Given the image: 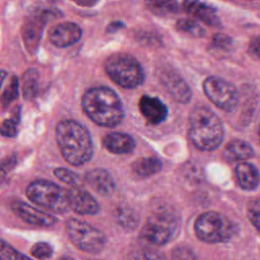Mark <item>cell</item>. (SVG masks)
Listing matches in <instances>:
<instances>
[{
    "instance_id": "obj_39",
    "label": "cell",
    "mask_w": 260,
    "mask_h": 260,
    "mask_svg": "<svg viewBox=\"0 0 260 260\" xmlns=\"http://www.w3.org/2000/svg\"><path fill=\"white\" fill-rule=\"evenodd\" d=\"M59 260H74V259L71 257H68V256H63V257L59 258Z\"/></svg>"
},
{
    "instance_id": "obj_35",
    "label": "cell",
    "mask_w": 260,
    "mask_h": 260,
    "mask_svg": "<svg viewBox=\"0 0 260 260\" xmlns=\"http://www.w3.org/2000/svg\"><path fill=\"white\" fill-rule=\"evenodd\" d=\"M176 0H152V4L162 10H171L173 2Z\"/></svg>"
},
{
    "instance_id": "obj_20",
    "label": "cell",
    "mask_w": 260,
    "mask_h": 260,
    "mask_svg": "<svg viewBox=\"0 0 260 260\" xmlns=\"http://www.w3.org/2000/svg\"><path fill=\"white\" fill-rule=\"evenodd\" d=\"M254 154L252 146L246 141L236 139L232 140L223 150V156L225 159L234 160H245L250 158Z\"/></svg>"
},
{
    "instance_id": "obj_16",
    "label": "cell",
    "mask_w": 260,
    "mask_h": 260,
    "mask_svg": "<svg viewBox=\"0 0 260 260\" xmlns=\"http://www.w3.org/2000/svg\"><path fill=\"white\" fill-rule=\"evenodd\" d=\"M183 7L189 14L208 25L219 26L220 24L215 8L205 2L200 0H184Z\"/></svg>"
},
{
    "instance_id": "obj_24",
    "label": "cell",
    "mask_w": 260,
    "mask_h": 260,
    "mask_svg": "<svg viewBox=\"0 0 260 260\" xmlns=\"http://www.w3.org/2000/svg\"><path fill=\"white\" fill-rule=\"evenodd\" d=\"M117 218L119 223L125 229H135L138 219L135 212L129 207H120L117 210Z\"/></svg>"
},
{
    "instance_id": "obj_3",
    "label": "cell",
    "mask_w": 260,
    "mask_h": 260,
    "mask_svg": "<svg viewBox=\"0 0 260 260\" xmlns=\"http://www.w3.org/2000/svg\"><path fill=\"white\" fill-rule=\"evenodd\" d=\"M189 138L200 150L210 151L219 146L223 138V126L209 108H194L189 116Z\"/></svg>"
},
{
    "instance_id": "obj_17",
    "label": "cell",
    "mask_w": 260,
    "mask_h": 260,
    "mask_svg": "<svg viewBox=\"0 0 260 260\" xmlns=\"http://www.w3.org/2000/svg\"><path fill=\"white\" fill-rule=\"evenodd\" d=\"M103 144L108 151L116 154L129 153L135 148L136 145L132 136L121 132H115L106 135L103 139Z\"/></svg>"
},
{
    "instance_id": "obj_34",
    "label": "cell",
    "mask_w": 260,
    "mask_h": 260,
    "mask_svg": "<svg viewBox=\"0 0 260 260\" xmlns=\"http://www.w3.org/2000/svg\"><path fill=\"white\" fill-rule=\"evenodd\" d=\"M249 51L253 56L260 59V37H256L250 42Z\"/></svg>"
},
{
    "instance_id": "obj_31",
    "label": "cell",
    "mask_w": 260,
    "mask_h": 260,
    "mask_svg": "<svg viewBox=\"0 0 260 260\" xmlns=\"http://www.w3.org/2000/svg\"><path fill=\"white\" fill-rule=\"evenodd\" d=\"M248 216L252 224L260 231V200H253L248 206Z\"/></svg>"
},
{
    "instance_id": "obj_26",
    "label": "cell",
    "mask_w": 260,
    "mask_h": 260,
    "mask_svg": "<svg viewBox=\"0 0 260 260\" xmlns=\"http://www.w3.org/2000/svg\"><path fill=\"white\" fill-rule=\"evenodd\" d=\"M129 260H166V257L159 251L150 248H140L129 255Z\"/></svg>"
},
{
    "instance_id": "obj_9",
    "label": "cell",
    "mask_w": 260,
    "mask_h": 260,
    "mask_svg": "<svg viewBox=\"0 0 260 260\" xmlns=\"http://www.w3.org/2000/svg\"><path fill=\"white\" fill-rule=\"evenodd\" d=\"M206 96L219 109L231 112L239 103V93L234 84L223 78L209 76L203 82Z\"/></svg>"
},
{
    "instance_id": "obj_25",
    "label": "cell",
    "mask_w": 260,
    "mask_h": 260,
    "mask_svg": "<svg viewBox=\"0 0 260 260\" xmlns=\"http://www.w3.org/2000/svg\"><path fill=\"white\" fill-rule=\"evenodd\" d=\"M18 93H19V81L16 76H13L8 86L4 90L3 94L1 95L0 102L2 107L3 108L8 107L11 104V102H13L18 96Z\"/></svg>"
},
{
    "instance_id": "obj_8",
    "label": "cell",
    "mask_w": 260,
    "mask_h": 260,
    "mask_svg": "<svg viewBox=\"0 0 260 260\" xmlns=\"http://www.w3.org/2000/svg\"><path fill=\"white\" fill-rule=\"evenodd\" d=\"M177 230L176 219L167 213L149 216L140 231V239L150 245H165L170 242Z\"/></svg>"
},
{
    "instance_id": "obj_14",
    "label": "cell",
    "mask_w": 260,
    "mask_h": 260,
    "mask_svg": "<svg viewBox=\"0 0 260 260\" xmlns=\"http://www.w3.org/2000/svg\"><path fill=\"white\" fill-rule=\"evenodd\" d=\"M139 110L143 117L153 125L162 123L168 117L167 106L157 98L143 95L139 100Z\"/></svg>"
},
{
    "instance_id": "obj_2",
    "label": "cell",
    "mask_w": 260,
    "mask_h": 260,
    "mask_svg": "<svg viewBox=\"0 0 260 260\" xmlns=\"http://www.w3.org/2000/svg\"><path fill=\"white\" fill-rule=\"evenodd\" d=\"M56 140L61 154L72 166H81L87 162L93 154L90 133L76 121L59 122L56 127Z\"/></svg>"
},
{
    "instance_id": "obj_13",
    "label": "cell",
    "mask_w": 260,
    "mask_h": 260,
    "mask_svg": "<svg viewBox=\"0 0 260 260\" xmlns=\"http://www.w3.org/2000/svg\"><path fill=\"white\" fill-rule=\"evenodd\" d=\"M11 209L24 222L37 226H52L57 222V218L47 212H43L22 201H13Z\"/></svg>"
},
{
    "instance_id": "obj_6",
    "label": "cell",
    "mask_w": 260,
    "mask_h": 260,
    "mask_svg": "<svg viewBox=\"0 0 260 260\" xmlns=\"http://www.w3.org/2000/svg\"><path fill=\"white\" fill-rule=\"evenodd\" d=\"M65 230L71 243L83 252L98 254L106 246L105 234L88 222L70 218L65 223Z\"/></svg>"
},
{
    "instance_id": "obj_37",
    "label": "cell",
    "mask_w": 260,
    "mask_h": 260,
    "mask_svg": "<svg viewBox=\"0 0 260 260\" xmlns=\"http://www.w3.org/2000/svg\"><path fill=\"white\" fill-rule=\"evenodd\" d=\"M6 75H7L6 71L0 70V88H1V86H2V83H3V81H4L5 77H6Z\"/></svg>"
},
{
    "instance_id": "obj_29",
    "label": "cell",
    "mask_w": 260,
    "mask_h": 260,
    "mask_svg": "<svg viewBox=\"0 0 260 260\" xmlns=\"http://www.w3.org/2000/svg\"><path fill=\"white\" fill-rule=\"evenodd\" d=\"M19 122V112L10 119L5 120L0 125V133L5 137H14L17 133V124Z\"/></svg>"
},
{
    "instance_id": "obj_40",
    "label": "cell",
    "mask_w": 260,
    "mask_h": 260,
    "mask_svg": "<svg viewBox=\"0 0 260 260\" xmlns=\"http://www.w3.org/2000/svg\"><path fill=\"white\" fill-rule=\"evenodd\" d=\"M259 138H260V127H259Z\"/></svg>"
},
{
    "instance_id": "obj_15",
    "label": "cell",
    "mask_w": 260,
    "mask_h": 260,
    "mask_svg": "<svg viewBox=\"0 0 260 260\" xmlns=\"http://www.w3.org/2000/svg\"><path fill=\"white\" fill-rule=\"evenodd\" d=\"M85 183L96 193L103 196H110L116 188L112 175L104 169H93L84 176Z\"/></svg>"
},
{
    "instance_id": "obj_28",
    "label": "cell",
    "mask_w": 260,
    "mask_h": 260,
    "mask_svg": "<svg viewBox=\"0 0 260 260\" xmlns=\"http://www.w3.org/2000/svg\"><path fill=\"white\" fill-rule=\"evenodd\" d=\"M31 255L40 260H45L53 255V248L49 243L39 242L36 243L30 249Z\"/></svg>"
},
{
    "instance_id": "obj_4",
    "label": "cell",
    "mask_w": 260,
    "mask_h": 260,
    "mask_svg": "<svg viewBox=\"0 0 260 260\" xmlns=\"http://www.w3.org/2000/svg\"><path fill=\"white\" fill-rule=\"evenodd\" d=\"M109 77L124 88H135L144 80V72L139 62L129 54L115 53L105 61Z\"/></svg>"
},
{
    "instance_id": "obj_21",
    "label": "cell",
    "mask_w": 260,
    "mask_h": 260,
    "mask_svg": "<svg viewBox=\"0 0 260 260\" xmlns=\"http://www.w3.org/2000/svg\"><path fill=\"white\" fill-rule=\"evenodd\" d=\"M161 168L162 164L156 157H140L132 164V170L140 177L152 176L158 173Z\"/></svg>"
},
{
    "instance_id": "obj_12",
    "label": "cell",
    "mask_w": 260,
    "mask_h": 260,
    "mask_svg": "<svg viewBox=\"0 0 260 260\" xmlns=\"http://www.w3.org/2000/svg\"><path fill=\"white\" fill-rule=\"evenodd\" d=\"M82 36L79 25L74 22H61L49 29L50 42L58 48H66L77 43Z\"/></svg>"
},
{
    "instance_id": "obj_33",
    "label": "cell",
    "mask_w": 260,
    "mask_h": 260,
    "mask_svg": "<svg viewBox=\"0 0 260 260\" xmlns=\"http://www.w3.org/2000/svg\"><path fill=\"white\" fill-rule=\"evenodd\" d=\"M212 45L219 49H228L232 45V40L222 34H216L213 36Z\"/></svg>"
},
{
    "instance_id": "obj_38",
    "label": "cell",
    "mask_w": 260,
    "mask_h": 260,
    "mask_svg": "<svg viewBox=\"0 0 260 260\" xmlns=\"http://www.w3.org/2000/svg\"><path fill=\"white\" fill-rule=\"evenodd\" d=\"M5 175H6V171H5V169L0 165V183L4 180Z\"/></svg>"
},
{
    "instance_id": "obj_32",
    "label": "cell",
    "mask_w": 260,
    "mask_h": 260,
    "mask_svg": "<svg viewBox=\"0 0 260 260\" xmlns=\"http://www.w3.org/2000/svg\"><path fill=\"white\" fill-rule=\"evenodd\" d=\"M171 260H197V258L190 248L180 246L174 249Z\"/></svg>"
},
{
    "instance_id": "obj_23",
    "label": "cell",
    "mask_w": 260,
    "mask_h": 260,
    "mask_svg": "<svg viewBox=\"0 0 260 260\" xmlns=\"http://www.w3.org/2000/svg\"><path fill=\"white\" fill-rule=\"evenodd\" d=\"M176 26L180 31L195 38H201L205 35V29L201 26L200 23H198L196 20H193V19H188V18L179 19L176 23Z\"/></svg>"
},
{
    "instance_id": "obj_18",
    "label": "cell",
    "mask_w": 260,
    "mask_h": 260,
    "mask_svg": "<svg viewBox=\"0 0 260 260\" xmlns=\"http://www.w3.org/2000/svg\"><path fill=\"white\" fill-rule=\"evenodd\" d=\"M44 24L45 21L43 18L32 17L27 19L22 26V39L27 51H29L30 53H34L39 46L43 34Z\"/></svg>"
},
{
    "instance_id": "obj_36",
    "label": "cell",
    "mask_w": 260,
    "mask_h": 260,
    "mask_svg": "<svg viewBox=\"0 0 260 260\" xmlns=\"http://www.w3.org/2000/svg\"><path fill=\"white\" fill-rule=\"evenodd\" d=\"M124 23L121 21H114L111 24H109L108 26V31H115L117 29H119L120 27H123Z\"/></svg>"
},
{
    "instance_id": "obj_7",
    "label": "cell",
    "mask_w": 260,
    "mask_h": 260,
    "mask_svg": "<svg viewBox=\"0 0 260 260\" xmlns=\"http://www.w3.org/2000/svg\"><path fill=\"white\" fill-rule=\"evenodd\" d=\"M196 236L207 243L229 241L234 235L233 223L222 214L214 211L202 213L195 221Z\"/></svg>"
},
{
    "instance_id": "obj_41",
    "label": "cell",
    "mask_w": 260,
    "mask_h": 260,
    "mask_svg": "<svg viewBox=\"0 0 260 260\" xmlns=\"http://www.w3.org/2000/svg\"><path fill=\"white\" fill-rule=\"evenodd\" d=\"M0 260H4V259H3V258L0 256Z\"/></svg>"
},
{
    "instance_id": "obj_11",
    "label": "cell",
    "mask_w": 260,
    "mask_h": 260,
    "mask_svg": "<svg viewBox=\"0 0 260 260\" xmlns=\"http://www.w3.org/2000/svg\"><path fill=\"white\" fill-rule=\"evenodd\" d=\"M67 198L69 208L78 214L93 215L100 211V205L96 200L80 187L67 189Z\"/></svg>"
},
{
    "instance_id": "obj_19",
    "label": "cell",
    "mask_w": 260,
    "mask_h": 260,
    "mask_svg": "<svg viewBox=\"0 0 260 260\" xmlns=\"http://www.w3.org/2000/svg\"><path fill=\"white\" fill-rule=\"evenodd\" d=\"M236 176L239 185L245 190L255 189L260 182V175L257 168L249 162H241L237 166Z\"/></svg>"
},
{
    "instance_id": "obj_1",
    "label": "cell",
    "mask_w": 260,
    "mask_h": 260,
    "mask_svg": "<svg viewBox=\"0 0 260 260\" xmlns=\"http://www.w3.org/2000/svg\"><path fill=\"white\" fill-rule=\"evenodd\" d=\"M81 105L87 117L100 126L115 127L122 122L125 116L121 99L113 89L106 86L86 90Z\"/></svg>"
},
{
    "instance_id": "obj_30",
    "label": "cell",
    "mask_w": 260,
    "mask_h": 260,
    "mask_svg": "<svg viewBox=\"0 0 260 260\" xmlns=\"http://www.w3.org/2000/svg\"><path fill=\"white\" fill-rule=\"evenodd\" d=\"M0 252L7 260H31L3 240H0Z\"/></svg>"
},
{
    "instance_id": "obj_5",
    "label": "cell",
    "mask_w": 260,
    "mask_h": 260,
    "mask_svg": "<svg viewBox=\"0 0 260 260\" xmlns=\"http://www.w3.org/2000/svg\"><path fill=\"white\" fill-rule=\"evenodd\" d=\"M25 194L31 202L50 211L64 212L69 207L67 189H63L50 181L31 182L26 187Z\"/></svg>"
},
{
    "instance_id": "obj_27",
    "label": "cell",
    "mask_w": 260,
    "mask_h": 260,
    "mask_svg": "<svg viewBox=\"0 0 260 260\" xmlns=\"http://www.w3.org/2000/svg\"><path fill=\"white\" fill-rule=\"evenodd\" d=\"M54 175L63 183L70 185L72 187H78L77 185L80 182V179L77 174L74 172L65 169V168H57L54 170Z\"/></svg>"
},
{
    "instance_id": "obj_22",
    "label": "cell",
    "mask_w": 260,
    "mask_h": 260,
    "mask_svg": "<svg viewBox=\"0 0 260 260\" xmlns=\"http://www.w3.org/2000/svg\"><path fill=\"white\" fill-rule=\"evenodd\" d=\"M22 93L24 99H34L38 93V71L29 69L23 75Z\"/></svg>"
},
{
    "instance_id": "obj_10",
    "label": "cell",
    "mask_w": 260,
    "mask_h": 260,
    "mask_svg": "<svg viewBox=\"0 0 260 260\" xmlns=\"http://www.w3.org/2000/svg\"><path fill=\"white\" fill-rule=\"evenodd\" d=\"M159 79L169 93L174 98V100L183 104H186L190 101L191 89L189 85L174 69H160Z\"/></svg>"
}]
</instances>
